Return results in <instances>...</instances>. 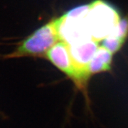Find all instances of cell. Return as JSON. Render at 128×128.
<instances>
[{"instance_id":"6da1fadb","label":"cell","mask_w":128,"mask_h":128,"mask_svg":"<svg viewBox=\"0 0 128 128\" xmlns=\"http://www.w3.org/2000/svg\"><path fill=\"white\" fill-rule=\"evenodd\" d=\"M60 22L59 17L42 26L22 41L15 50L6 58L44 56L49 49L61 40L59 34Z\"/></svg>"},{"instance_id":"7a4b0ae2","label":"cell","mask_w":128,"mask_h":128,"mask_svg":"<svg viewBox=\"0 0 128 128\" xmlns=\"http://www.w3.org/2000/svg\"><path fill=\"white\" fill-rule=\"evenodd\" d=\"M86 19L91 36L100 41L110 34L120 18L111 4L103 0H95L90 4Z\"/></svg>"},{"instance_id":"3957f363","label":"cell","mask_w":128,"mask_h":128,"mask_svg":"<svg viewBox=\"0 0 128 128\" xmlns=\"http://www.w3.org/2000/svg\"><path fill=\"white\" fill-rule=\"evenodd\" d=\"M44 57L73 80L78 88L85 89L88 80L74 65L68 43L62 40L58 41L46 52Z\"/></svg>"},{"instance_id":"277c9868","label":"cell","mask_w":128,"mask_h":128,"mask_svg":"<svg viewBox=\"0 0 128 128\" xmlns=\"http://www.w3.org/2000/svg\"><path fill=\"white\" fill-rule=\"evenodd\" d=\"M98 47V41L93 38L83 39L69 44V52L74 65L88 80L90 76L87 72V67Z\"/></svg>"},{"instance_id":"5b68a950","label":"cell","mask_w":128,"mask_h":128,"mask_svg":"<svg viewBox=\"0 0 128 128\" xmlns=\"http://www.w3.org/2000/svg\"><path fill=\"white\" fill-rule=\"evenodd\" d=\"M112 55L106 48L103 46H99L87 67L88 75L91 76L98 72L110 71Z\"/></svg>"},{"instance_id":"8992f818","label":"cell","mask_w":128,"mask_h":128,"mask_svg":"<svg viewBox=\"0 0 128 128\" xmlns=\"http://www.w3.org/2000/svg\"><path fill=\"white\" fill-rule=\"evenodd\" d=\"M110 34L125 42L128 36V16L120 18Z\"/></svg>"},{"instance_id":"52a82bcc","label":"cell","mask_w":128,"mask_h":128,"mask_svg":"<svg viewBox=\"0 0 128 128\" xmlns=\"http://www.w3.org/2000/svg\"><path fill=\"white\" fill-rule=\"evenodd\" d=\"M124 43V42H123L122 40L112 34H109L102 40L101 46L106 48L112 54H114L118 50H120L122 47Z\"/></svg>"}]
</instances>
